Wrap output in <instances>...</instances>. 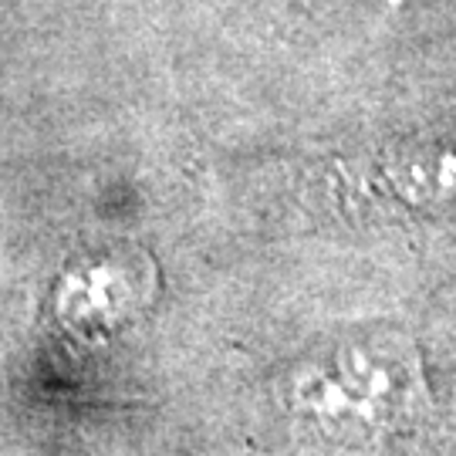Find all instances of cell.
<instances>
[{
  "instance_id": "6da1fadb",
  "label": "cell",
  "mask_w": 456,
  "mask_h": 456,
  "mask_svg": "<svg viewBox=\"0 0 456 456\" xmlns=\"http://www.w3.org/2000/svg\"><path fill=\"white\" fill-rule=\"evenodd\" d=\"M288 409L301 436L359 453L399 436L426 409V379L409 338L372 331L301 362L288 379Z\"/></svg>"
},
{
  "instance_id": "7a4b0ae2",
  "label": "cell",
  "mask_w": 456,
  "mask_h": 456,
  "mask_svg": "<svg viewBox=\"0 0 456 456\" xmlns=\"http://www.w3.org/2000/svg\"><path fill=\"white\" fill-rule=\"evenodd\" d=\"M156 291L152 264L132 250H98L68 267L54 288V314L85 338H105L132 325Z\"/></svg>"
},
{
  "instance_id": "3957f363",
  "label": "cell",
  "mask_w": 456,
  "mask_h": 456,
  "mask_svg": "<svg viewBox=\"0 0 456 456\" xmlns=\"http://www.w3.org/2000/svg\"><path fill=\"white\" fill-rule=\"evenodd\" d=\"M382 180L409 207H443L456 200V152H399L382 163Z\"/></svg>"
}]
</instances>
